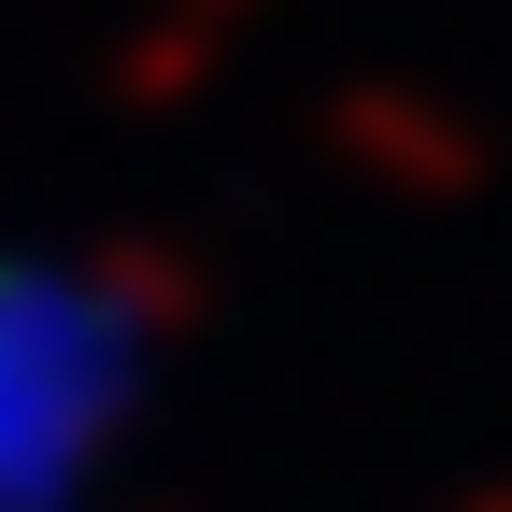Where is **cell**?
<instances>
[{"label":"cell","mask_w":512,"mask_h":512,"mask_svg":"<svg viewBox=\"0 0 512 512\" xmlns=\"http://www.w3.org/2000/svg\"><path fill=\"white\" fill-rule=\"evenodd\" d=\"M57 427H72V356L29 328V299H0V498L57 456Z\"/></svg>","instance_id":"6da1fadb"}]
</instances>
